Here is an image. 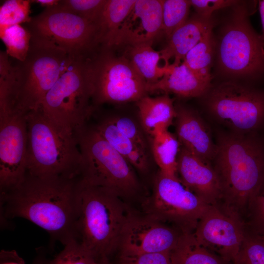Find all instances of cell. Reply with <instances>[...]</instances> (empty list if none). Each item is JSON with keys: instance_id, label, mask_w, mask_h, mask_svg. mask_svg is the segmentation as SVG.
I'll return each mask as SVG.
<instances>
[{"instance_id": "1", "label": "cell", "mask_w": 264, "mask_h": 264, "mask_svg": "<svg viewBox=\"0 0 264 264\" xmlns=\"http://www.w3.org/2000/svg\"><path fill=\"white\" fill-rule=\"evenodd\" d=\"M79 178L27 174L20 184L1 193L2 215L7 219L27 220L64 245L71 239L78 240Z\"/></svg>"}, {"instance_id": "2", "label": "cell", "mask_w": 264, "mask_h": 264, "mask_svg": "<svg viewBox=\"0 0 264 264\" xmlns=\"http://www.w3.org/2000/svg\"><path fill=\"white\" fill-rule=\"evenodd\" d=\"M213 161L221 187V204L244 219L264 180V144L254 132L222 134Z\"/></svg>"}, {"instance_id": "3", "label": "cell", "mask_w": 264, "mask_h": 264, "mask_svg": "<svg viewBox=\"0 0 264 264\" xmlns=\"http://www.w3.org/2000/svg\"><path fill=\"white\" fill-rule=\"evenodd\" d=\"M78 241L97 260L109 259L118 249L129 210L113 191L87 183H77Z\"/></svg>"}, {"instance_id": "4", "label": "cell", "mask_w": 264, "mask_h": 264, "mask_svg": "<svg viewBox=\"0 0 264 264\" xmlns=\"http://www.w3.org/2000/svg\"><path fill=\"white\" fill-rule=\"evenodd\" d=\"M73 59L52 42L31 36L26 59L14 64L6 112L26 114L40 107Z\"/></svg>"}, {"instance_id": "5", "label": "cell", "mask_w": 264, "mask_h": 264, "mask_svg": "<svg viewBox=\"0 0 264 264\" xmlns=\"http://www.w3.org/2000/svg\"><path fill=\"white\" fill-rule=\"evenodd\" d=\"M27 174L35 176L79 177L81 154L75 133L52 121L41 107L26 115Z\"/></svg>"}, {"instance_id": "6", "label": "cell", "mask_w": 264, "mask_h": 264, "mask_svg": "<svg viewBox=\"0 0 264 264\" xmlns=\"http://www.w3.org/2000/svg\"><path fill=\"white\" fill-rule=\"evenodd\" d=\"M81 154L80 178L107 188L121 198L131 197L140 184L132 165L87 124L76 132Z\"/></svg>"}, {"instance_id": "7", "label": "cell", "mask_w": 264, "mask_h": 264, "mask_svg": "<svg viewBox=\"0 0 264 264\" xmlns=\"http://www.w3.org/2000/svg\"><path fill=\"white\" fill-rule=\"evenodd\" d=\"M89 59H73L41 106L55 124L75 133L86 124L93 112Z\"/></svg>"}, {"instance_id": "8", "label": "cell", "mask_w": 264, "mask_h": 264, "mask_svg": "<svg viewBox=\"0 0 264 264\" xmlns=\"http://www.w3.org/2000/svg\"><path fill=\"white\" fill-rule=\"evenodd\" d=\"M247 10L236 8L217 45L220 69L232 76L255 79L264 75V41L250 25Z\"/></svg>"}, {"instance_id": "9", "label": "cell", "mask_w": 264, "mask_h": 264, "mask_svg": "<svg viewBox=\"0 0 264 264\" xmlns=\"http://www.w3.org/2000/svg\"><path fill=\"white\" fill-rule=\"evenodd\" d=\"M25 25L31 36L52 42L72 59L90 58L100 47L97 25L60 4L45 8Z\"/></svg>"}, {"instance_id": "10", "label": "cell", "mask_w": 264, "mask_h": 264, "mask_svg": "<svg viewBox=\"0 0 264 264\" xmlns=\"http://www.w3.org/2000/svg\"><path fill=\"white\" fill-rule=\"evenodd\" d=\"M93 110L105 103L136 102L147 95L146 83L127 57L100 47L89 59Z\"/></svg>"}, {"instance_id": "11", "label": "cell", "mask_w": 264, "mask_h": 264, "mask_svg": "<svg viewBox=\"0 0 264 264\" xmlns=\"http://www.w3.org/2000/svg\"><path fill=\"white\" fill-rule=\"evenodd\" d=\"M211 115L235 133L254 132L264 124V91L233 81L222 82L205 95Z\"/></svg>"}, {"instance_id": "12", "label": "cell", "mask_w": 264, "mask_h": 264, "mask_svg": "<svg viewBox=\"0 0 264 264\" xmlns=\"http://www.w3.org/2000/svg\"><path fill=\"white\" fill-rule=\"evenodd\" d=\"M208 204L186 188L179 178L160 172L152 195L143 202L144 214L163 222H170L182 233H193Z\"/></svg>"}, {"instance_id": "13", "label": "cell", "mask_w": 264, "mask_h": 264, "mask_svg": "<svg viewBox=\"0 0 264 264\" xmlns=\"http://www.w3.org/2000/svg\"><path fill=\"white\" fill-rule=\"evenodd\" d=\"M245 232V220L220 203L209 206L193 234L200 244L234 264Z\"/></svg>"}, {"instance_id": "14", "label": "cell", "mask_w": 264, "mask_h": 264, "mask_svg": "<svg viewBox=\"0 0 264 264\" xmlns=\"http://www.w3.org/2000/svg\"><path fill=\"white\" fill-rule=\"evenodd\" d=\"M182 232L144 214L129 209L119 241L120 255L170 252Z\"/></svg>"}, {"instance_id": "15", "label": "cell", "mask_w": 264, "mask_h": 264, "mask_svg": "<svg viewBox=\"0 0 264 264\" xmlns=\"http://www.w3.org/2000/svg\"><path fill=\"white\" fill-rule=\"evenodd\" d=\"M25 115L13 112L0 118V188L7 192L27 175L28 133Z\"/></svg>"}, {"instance_id": "16", "label": "cell", "mask_w": 264, "mask_h": 264, "mask_svg": "<svg viewBox=\"0 0 264 264\" xmlns=\"http://www.w3.org/2000/svg\"><path fill=\"white\" fill-rule=\"evenodd\" d=\"M163 0H136L113 41L116 46L129 47L153 43L162 32Z\"/></svg>"}, {"instance_id": "17", "label": "cell", "mask_w": 264, "mask_h": 264, "mask_svg": "<svg viewBox=\"0 0 264 264\" xmlns=\"http://www.w3.org/2000/svg\"><path fill=\"white\" fill-rule=\"evenodd\" d=\"M177 175L186 188L208 204L221 201L220 182L214 167L181 146L177 157Z\"/></svg>"}, {"instance_id": "18", "label": "cell", "mask_w": 264, "mask_h": 264, "mask_svg": "<svg viewBox=\"0 0 264 264\" xmlns=\"http://www.w3.org/2000/svg\"><path fill=\"white\" fill-rule=\"evenodd\" d=\"M176 135L180 145L205 162L214 160L216 144L201 118L193 110L175 105Z\"/></svg>"}, {"instance_id": "19", "label": "cell", "mask_w": 264, "mask_h": 264, "mask_svg": "<svg viewBox=\"0 0 264 264\" xmlns=\"http://www.w3.org/2000/svg\"><path fill=\"white\" fill-rule=\"evenodd\" d=\"M171 64L172 68L158 81L146 85L147 93L161 91L182 97H196L205 95L211 88V83L198 78L183 62L177 66Z\"/></svg>"}, {"instance_id": "20", "label": "cell", "mask_w": 264, "mask_h": 264, "mask_svg": "<svg viewBox=\"0 0 264 264\" xmlns=\"http://www.w3.org/2000/svg\"><path fill=\"white\" fill-rule=\"evenodd\" d=\"M210 19L195 15L175 31L167 39L166 45L160 50L162 58L167 64L174 59V66L180 65L186 54L200 41L212 25Z\"/></svg>"}, {"instance_id": "21", "label": "cell", "mask_w": 264, "mask_h": 264, "mask_svg": "<svg viewBox=\"0 0 264 264\" xmlns=\"http://www.w3.org/2000/svg\"><path fill=\"white\" fill-rule=\"evenodd\" d=\"M140 125L148 138L168 130L176 116L174 100L168 94L152 97L147 95L136 102Z\"/></svg>"}, {"instance_id": "22", "label": "cell", "mask_w": 264, "mask_h": 264, "mask_svg": "<svg viewBox=\"0 0 264 264\" xmlns=\"http://www.w3.org/2000/svg\"><path fill=\"white\" fill-rule=\"evenodd\" d=\"M102 137L131 165L141 173L149 168V153L122 133L108 117L94 126Z\"/></svg>"}, {"instance_id": "23", "label": "cell", "mask_w": 264, "mask_h": 264, "mask_svg": "<svg viewBox=\"0 0 264 264\" xmlns=\"http://www.w3.org/2000/svg\"><path fill=\"white\" fill-rule=\"evenodd\" d=\"M129 47L127 58L147 85L157 82L172 68V64H161L162 62L166 63L160 51L155 50L152 44H145Z\"/></svg>"}, {"instance_id": "24", "label": "cell", "mask_w": 264, "mask_h": 264, "mask_svg": "<svg viewBox=\"0 0 264 264\" xmlns=\"http://www.w3.org/2000/svg\"><path fill=\"white\" fill-rule=\"evenodd\" d=\"M136 0H107L97 23L100 47L112 48L114 38Z\"/></svg>"}, {"instance_id": "25", "label": "cell", "mask_w": 264, "mask_h": 264, "mask_svg": "<svg viewBox=\"0 0 264 264\" xmlns=\"http://www.w3.org/2000/svg\"><path fill=\"white\" fill-rule=\"evenodd\" d=\"M170 255L172 264H231L200 244L191 233H182Z\"/></svg>"}, {"instance_id": "26", "label": "cell", "mask_w": 264, "mask_h": 264, "mask_svg": "<svg viewBox=\"0 0 264 264\" xmlns=\"http://www.w3.org/2000/svg\"><path fill=\"white\" fill-rule=\"evenodd\" d=\"M149 140L159 172L167 176L178 178L177 157L181 145L176 136L167 130L157 133Z\"/></svg>"}, {"instance_id": "27", "label": "cell", "mask_w": 264, "mask_h": 264, "mask_svg": "<svg viewBox=\"0 0 264 264\" xmlns=\"http://www.w3.org/2000/svg\"><path fill=\"white\" fill-rule=\"evenodd\" d=\"M212 28L211 25L200 41L186 54L183 62L198 78L211 83L213 57Z\"/></svg>"}, {"instance_id": "28", "label": "cell", "mask_w": 264, "mask_h": 264, "mask_svg": "<svg viewBox=\"0 0 264 264\" xmlns=\"http://www.w3.org/2000/svg\"><path fill=\"white\" fill-rule=\"evenodd\" d=\"M0 37L5 44L6 52L17 61L23 62L28 54L31 33L21 24L11 26L0 31Z\"/></svg>"}, {"instance_id": "29", "label": "cell", "mask_w": 264, "mask_h": 264, "mask_svg": "<svg viewBox=\"0 0 264 264\" xmlns=\"http://www.w3.org/2000/svg\"><path fill=\"white\" fill-rule=\"evenodd\" d=\"M191 4L187 0H163L162 32L167 40L187 20Z\"/></svg>"}, {"instance_id": "30", "label": "cell", "mask_w": 264, "mask_h": 264, "mask_svg": "<svg viewBox=\"0 0 264 264\" xmlns=\"http://www.w3.org/2000/svg\"><path fill=\"white\" fill-rule=\"evenodd\" d=\"M31 3L29 0H5L0 7V31L29 22L32 18L29 16Z\"/></svg>"}, {"instance_id": "31", "label": "cell", "mask_w": 264, "mask_h": 264, "mask_svg": "<svg viewBox=\"0 0 264 264\" xmlns=\"http://www.w3.org/2000/svg\"><path fill=\"white\" fill-rule=\"evenodd\" d=\"M98 260L77 239L64 244L63 250L47 264H98Z\"/></svg>"}, {"instance_id": "32", "label": "cell", "mask_w": 264, "mask_h": 264, "mask_svg": "<svg viewBox=\"0 0 264 264\" xmlns=\"http://www.w3.org/2000/svg\"><path fill=\"white\" fill-rule=\"evenodd\" d=\"M234 264H264V243L246 225L244 238Z\"/></svg>"}, {"instance_id": "33", "label": "cell", "mask_w": 264, "mask_h": 264, "mask_svg": "<svg viewBox=\"0 0 264 264\" xmlns=\"http://www.w3.org/2000/svg\"><path fill=\"white\" fill-rule=\"evenodd\" d=\"M107 0H63L60 5L97 25Z\"/></svg>"}, {"instance_id": "34", "label": "cell", "mask_w": 264, "mask_h": 264, "mask_svg": "<svg viewBox=\"0 0 264 264\" xmlns=\"http://www.w3.org/2000/svg\"><path fill=\"white\" fill-rule=\"evenodd\" d=\"M117 129L125 136L149 153L150 148V141L143 128L132 119L125 116H112L108 117Z\"/></svg>"}, {"instance_id": "35", "label": "cell", "mask_w": 264, "mask_h": 264, "mask_svg": "<svg viewBox=\"0 0 264 264\" xmlns=\"http://www.w3.org/2000/svg\"><path fill=\"white\" fill-rule=\"evenodd\" d=\"M248 229L256 232L264 230V197L255 196L250 202L247 212Z\"/></svg>"}, {"instance_id": "36", "label": "cell", "mask_w": 264, "mask_h": 264, "mask_svg": "<svg viewBox=\"0 0 264 264\" xmlns=\"http://www.w3.org/2000/svg\"><path fill=\"white\" fill-rule=\"evenodd\" d=\"M116 264H172L170 252L120 255Z\"/></svg>"}, {"instance_id": "37", "label": "cell", "mask_w": 264, "mask_h": 264, "mask_svg": "<svg viewBox=\"0 0 264 264\" xmlns=\"http://www.w3.org/2000/svg\"><path fill=\"white\" fill-rule=\"evenodd\" d=\"M190 1L197 14L207 19H210L214 11L236 6L238 3V1L232 0H190Z\"/></svg>"}, {"instance_id": "38", "label": "cell", "mask_w": 264, "mask_h": 264, "mask_svg": "<svg viewBox=\"0 0 264 264\" xmlns=\"http://www.w3.org/2000/svg\"><path fill=\"white\" fill-rule=\"evenodd\" d=\"M48 262L37 260L33 264H47ZM0 264H25L23 259L14 251L2 250L0 255Z\"/></svg>"}, {"instance_id": "39", "label": "cell", "mask_w": 264, "mask_h": 264, "mask_svg": "<svg viewBox=\"0 0 264 264\" xmlns=\"http://www.w3.org/2000/svg\"><path fill=\"white\" fill-rule=\"evenodd\" d=\"M32 2H35L40 4L41 6L46 8H50L59 4L60 0H31Z\"/></svg>"}, {"instance_id": "40", "label": "cell", "mask_w": 264, "mask_h": 264, "mask_svg": "<svg viewBox=\"0 0 264 264\" xmlns=\"http://www.w3.org/2000/svg\"><path fill=\"white\" fill-rule=\"evenodd\" d=\"M259 9L262 26V34L261 36L264 41V0L259 1Z\"/></svg>"}, {"instance_id": "41", "label": "cell", "mask_w": 264, "mask_h": 264, "mask_svg": "<svg viewBox=\"0 0 264 264\" xmlns=\"http://www.w3.org/2000/svg\"><path fill=\"white\" fill-rule=\"evenodd\" d=\"M251 231L254 233V234H255L256 235H257V236H258L260 237V238L262 240V241L264 243V230L256 231V232H253L252 231Z\"/></svg>"}, {"instance_id": "42", "label": "cell", "mask_w": 264, "mask_h": 264, "mask_svg": "<svg viewBox=\"0 0 264 264\" xmlns=\"http://www.w3.org/2000/svg\"><path fill=\"white\" fill-rule=\"evenodd\" d=\"M98 264H113L111 263L110 262L109 259H101V260H99Z\"/></svg>"}, {"instance_id": "43", "label": "cell", "mask_w": 264, "mask_h": 264, "mask_svg": "<svg viewBox=\"0 0 264 264\" xmlns=\"http://www.w3.org/2000/svg\"><path fill=\"white\" fill-rule=\"evenodd\" d=\"M258 195H260L264 197V180L261 187Z\"/></svg>"}]
</instances>
